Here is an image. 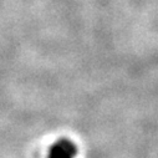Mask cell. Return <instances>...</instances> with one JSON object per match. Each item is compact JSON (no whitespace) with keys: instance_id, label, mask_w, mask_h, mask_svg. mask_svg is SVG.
<instances>
[{"instance_id":"6da1fadb","label":"cell","mask_w":158,"mask_h":158,"mask_svg":"<svg viewBox=\"0 0 158 158\" xmlns=\"http://www.w3.org/2000/svg\"><path fill=\"white\" fill-rule=\"evenodd\" d=\"M76 152V146L71 141L60 139L50 148L49 158H75Z\"/></svg>"}]
</instances>
